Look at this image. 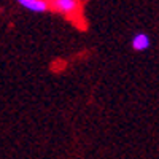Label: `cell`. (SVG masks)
<instances>
[{
	"label": "cell",
	"instance_id": "cell-1",
	"mask_svg": "<svg viewBox=\"0 0 159 159\" xmlns=\"http://www.w3.org/2000/svg\"><path fill=\"white\" fill-rule=\"evenodd\" d=\"M49 7L52 10L62 13V15H73V13L78 11L80 2L78 0H51Z\"/></svg>",
	"mask_w": 159,
	"mask_h": 159
},
{
	"label": "cell",
	"instance_id": "cell-2",
	"mask_svg": "<svg viewBox=\"0 0 159 159\" xmlns=\"http://www.w3.org/2000/svg\"><path fill=\"white\" fill-rule=\"evenodd\" d=\"M130 46L137 52L148 51L151 48V38H150L148 34H145V32H137L134 37L130 38Z\"/></svg>",
	"mask_w": 159,
	"mask_h": 159
},
{
	"label": "cell",
	"instance_id": "cell-3",
	"mask_svg": "<svg viewBox=\"0 0 159 159\" xmlns=\"http://www.w3.org/2000/svg\"><path fill=\"white\" fill-rule=\"evenodd\" d=\"M16 2L32 13H45L49 10V2L48 0H16Z\"/></svg>",
	"mask_w": 159,
	"mask_h": 159
}]
</instances>
